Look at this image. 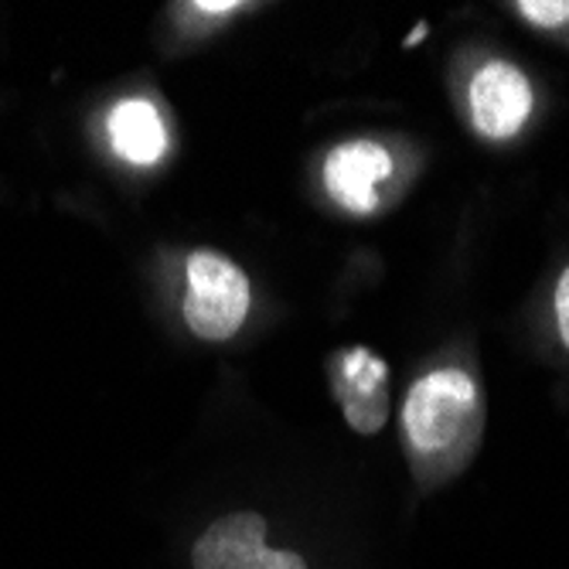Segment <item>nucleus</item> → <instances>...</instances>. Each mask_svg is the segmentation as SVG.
Listing matches in <instances>:
<instances>
[{
	"instance_id": "4",
	"label": "nucleus",
	"mask_w": 569,
	"mask_h": 569,
	"mask_svg": "<svg viewBox=\"0 0 569 569\" xmlns=\"http://www.w3.org/2000/svg\"><path fill=\"white\" fill-rule=\"evenodd\" d=\"M532 86L522 69L508 62H488L478 69L468 89L471 123L488 140H511L532 113Z\"/></svg>"
},
{
	"instance_id": "5",
	"label": "nucleus",
	"mask_w": 569,
	"mask_h": 569,
	"mask_svg": "<svg viewBox=\"0 0 569 569\" xmlns=\"http://www.w3.org/2000/svg\"><path fill=\"white\" fill-rule=\"evenodd\" d=\"M331 386L345 406V420L358 433H379L389 420V366L369 348H345L331 358Z\"/></svg>"
},
{
	"instance_id": "2",
	"label": "nucleus",
	"mask_w": 569,
	"mask_h": 569,
	"mask_svg": "<svg viewBox=\"0 0 569 569\" xmlns=\"http://www.w3.org/2000/svg\"><path fill=\"white\" fill-rule=\"evenodd\" d=\"M249 315V280L222 252L198 249L188 256L184 321L204 341L232 338Z\"/></svg>"
},
{
	"instance_id": "6",
	"label": "nucleus",
	"mask_w": 569,
	"mask_h": 569,
	"mask_svg": "<svg viewBox=\"0 0 569 569\" xmlns=\"http://www.w3.org/2000/svg\"><path fill=\"white\" fill-rule=\"evenodd\" d=\"M392 178V153L382 143L355 140L341 143L325 161V188L345 212L372 216L379 212V188Z\"/></svg>"
},
{
	"instance_id": "10",
	"label": "nucleus",
	"mask_w": 569,
	"mask_h": 569,
	"mask_svg": "<svg viewBox=\"0 0 569 569\" xmlns=\"http://www.w3.org/2000/svg\"><path fill=\"white\" fill-rule=\"evenodd\" d=\"M239 8H242L239 0H226V4H219V0H198V4H191V11L201 18H226V14H236Z\"/></svg>"
},
{
	"instance_id": "3",
	"label": "nucleus",
	"mask_w": 569,
	"mask_h": 569,
	"mask_svg": "<svg viewBox=\"0 0 569 569\" xmlns=\"http://www.w3.org/2000/svg\"><path fill=\"white\" fill-rule=\"evenodd\" d=\"M191 569H307V562L290 549H267L263 515L232 511L198 536Z\"/></svg>"
},
{
	"instance_id": "9",
	"label": "nucleus",
	"mask_w": 569,
	"mask_h": 569,
	"mask_svg": "<svg viewBox=\"0 0 569 569\" xmlns=\"http://www.w3.org/2000/svg\"><path fill=\"white\" fill-rule=\"evenodd\" d=\"M556 325H559V338L569 348V267L562 270L559 283H556Z\"/></svg>"
},
{
	"instance_id": "8",
	"label": "nucleus",
	"mask_w": 569,
	"mask_h": 569,
	"mask_svg": "<svg viewBox=\"0 0 569 569\" xmlns=\"http://www.w3.org/2000/svg\"><path fill=\"white\" fill-rule=\"evenodd\" d=\"M519 14L546 31H556L562 24H569V0H522Z\"/></svg>"
},
{
	"instance_id": "7",
	"label": "nucleus",
	"mask_w": 569,
	"mask_h": 569,
	"mask_svg": "<svg viewBox=\"0 0 569 569\" xmlns=\"http://www.w3.org/2000/svg\"><path fill=\"white\" fill-rule=\"evenodd\" d=\"M110 143L117 158H123L133 168H150L164 158L168 150V130L161 120V110L150 99H120L107 120Z\"/></svg>"
},
{
	"instance_id": "1",
	"label": "nucleus",
	"mask_w": 569,
	"mask_h": 569,
	"mask_svg": "<svg viewBox=\"0 0 569 569\" xmlns=\"http://www.w3.org/2000/svg\"><path fill=\"white\" fill-rule=\"evenodd\" d=\"M406 443L423 475H447L468 460L481 433V396L463 369H433L412 382L402 406Z\"/></svg>"
},
{
	"instance_id": "11",
	"label": "nucleus",
	"mask_w": 569,
	"mask_h": 569,
	"mask_svg": "<svg viewBox=\"0 0 569 569\" xmlns=\"http://www.w3.org/2000/svg\"><path fill=\"white\" fill-rule=\"evenodd\" d=\"M423 34H427V24H420V28H417V31H412V34H409V38H406V44H417V41H420V38H423Z\"/></svg>"
}]
</instances>
